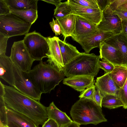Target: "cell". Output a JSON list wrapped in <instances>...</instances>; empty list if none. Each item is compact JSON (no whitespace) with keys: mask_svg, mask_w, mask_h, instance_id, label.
<instances>
[{"mask_svg":"<svg viewBox=\"0 0 127 127\" xmlns=\"http://www.w3.org/2000/svg\"><path fill=\"white\" fill-rule=\"evenodd\" d=\"M95 84L96 87L104 96L106 95H118L120 89L110 77L109 73L97 77Z\"/></svg>","mask_w":127,"mask_h":127,"instance_id":"obj_15","label":"cell"},{"mask_svg":"<svg viewBox=\"0 0 127 127\" xmlns=\"http://www.w3.org/2000/svg\"><path fill=\"white\" fill-rule=\"evenodd\" d=\"M110 77L120 88L127 79V65H115L113 70L109 73Z\"/></svg>","mask_w":127,"mask_h":127,"instance_id":"obj_24","label":"cell"},{"mask_svg":"<svg viewBox=\"0 0 127 127\" xmlns=\"http://www.w3.org/2000/svg\"><path fill=\"white\" fill-rule=\"evenodd\" d=\"M123 104L118 96L113 95H106L104 96L102 106L109 109H112L123 106Z\"/></svg>","mask_w":127,"mask_h":127,"instance_id":"obj_26","label":"cell"},{"mask_svg":"<svg viewBox=\"0 0 127 127\" xmlns=\"http://www.w3.org/2000/svg\"><path fill=\"white\" fill-rule=\"evenodd\" d=\"M0 78L13 86V63L5 54L0 55Z\"/></svg>","mask_w":127,"mask_h":127,"instance_id":"obj_20","label":"cell"},{"mask_svg":"<svg viewBox=\"0 0 127 127\" xmlns=\"http://www.w3.org/2000/svg\"><path fill=\"white\" fill-rule=\"evenodd\" d=\"M47 111L48 118L55 121L59 127L66 126L73 121L65 112L58 108L53 101L47 107Z\"/></svg>","mask_w":127,"mask_h":127,"instance_id":"obj_19","label":"cell"},{"mask_svg":"<svg viewBox=\"0 0 127 127\" xmlns=\"http://www.w3.org/2000/svg\"><path fill=\"white\" fill-rule=\"evenodd\" d=\"M99 68L103 70L105 73H110L114 68V65L103 59L102 60V61H99Z\"/></svg>","mask_w":127,"mask_h":127,"instance_id":"obj_32","label":"cell"},{"mask_svg":"<svg viewBox=\"0 0 127 127\" xmlns=\"http://www.w3.org/2000/svg\"><path fill=\"white\" fill-rule=\"evenodd\" d=\"M24 43L31 56L35 61H42L47 58L49 47L47 37L34 31L25 35Z\"/></svg>","mask_w":127,"mask_h":127,"instance_id":"obj_6","label":"cell"},{"mask_svg":"<svg viewBox=\"0 0 127 127\" xmlns=\"http://www.w3.org/2000/svg\"><path fill=\"white\" fill-rule=\"evenodd\" d=\"M49 24L52 31L55 33L56 36L61 34H62L61 28L57 19L54 20L53 18L52 21L50 22Z\"/></svg>","mask_w":127,"mask_h":127,"instance_id":"obj_33","label":"cell"},{"mask_svg":"<svg viewBox=\"0 0 127 127\" xmlns=\"http://www.w3.org/2000/svg\"><path fill=\"white\" fill-rule=\"evenodd\" d=\"M70 114L73 121L80 125H95L107 121L101 108L93 100L81 98L72 106Z\"/></svg>","mask_w":127,"mask_h":127,"instance_id":"obj_3","label":"cell"},{"mask_svg":"<svg viewBox=\"0 0 127 127\" xmlns=\"http://www.w3.org/2000/svg\"><path fill=\"white\" fill-rule=\"evenodd\" d=\"M114 0H95L99 9L102 12L109 6Z\"/></svg>","mask_w":127,"mask_h":127,"instance_id":"obj_37","label":"cell"},{"mask_svg":"<svg viewBox=\"0 0 127 127\" xmlns=\"http://www.w3.org/2000/svg\"><path fill=\"white\" fill-rule=\"evenodd\" d=\"M75 12L69 3L68 0L61 2L54 9V16L56 19L61 18Z\"/></svg>","mask_w":127,"mask_h":127,"instance_id":"obj_25","label":"cell"},{"mask_svg":"<svg viewBox=\"0 0 127 127\" xmlns=\"http://www.w3.org/2000/svg\"><path fill=\"white\" fill-rule=\"evenodd\" d=\"M77 15L72 14L64 17L56 19L61 28L62 35L64 37V41H65L66 37L71 36L75 30Z\"/></svg>","mask_w":127,"mask_h":127,"instance_id":"obj_22","label":"cell"},{"mask_svg":"<svg viewBox=\"0 0 127 127\" xmlns=\"http://www.w3.org/2000/svg\"><path fill=\"white\" fill-rule=\"evenodd\" d=\"M99 48L101 59L104 60L114 65H123V55L118 49L104 42L100 43Z\"/></svg>","mask_w":127,"mask_h":127,"instance_id":"obj_13","label":"cell"},{"mask_svg":"<svg viewBox=\"0 0 127 127\" xmlns=\"http://www.w3.org/2000/svg\"><path fill=\"white\" fill-rule=\"evenodd\" d=\"M11 13L9 8L4 0H0V15L7 14Z\"/></svg>","mask_w":127,"mask_h":127,"instance_id":"obj_36","label":"cell"},{"mask_svg":"<svg viewBox=\"0 0 127 127\" xmlns=\"http://www.w3.org/2000/svg\"><path fill=\"white\" fill-rule=\"evenodd\" d=\"M13 87L22 94L40 101L42 94L32 82L27 71L22 70L13 64Z\"/></svg>","mask_w":127,"mask_h":127,"instance_id":"obj_7","label":"cell"},{"mask_svg":"<svg viewBox=\"0 0 127 127\" xmlns=\"http://www.w3.org/2000/svg\"><path fill=\"white\" fill-rule=\"evenodd\" d=\"M9 57L14 64L25 71L31 69L32 64L35 61L29 53L23 40L14 42Z\"/></svg>","mask_w":127,"mask_h":127,"instance_id":"obj_8","label":"cell"},{"mask_svg":"<svg viewBox=\"0 0 127 127\" xmlns=\"http://www.w3.org/2000/svg\"><path fill=\"white\" fill-rule=\"evenodd\" d=\"M42 127H59L57 123L53 120L50 118L44 123Z\"/></svg>","mask_w":127,"mask_h":127,"instance_id":"obj_40","label":"cell"},{"mask_svg":"<svg viewBox=\"0 0 127 127\" xmlns=\"http://www.w3.org/2000/svg\"><path fill=\"white\" fill-rule=\"evenodd\" d=\"M27 72L32 82L42 94L50 93L63 80L65 76L63 71L42 61Z\"/></svg>","mask_w":127,"mask_h":127,"instance_id":"obj_2","label":"cell"},{"mask_svg":"<svg viewBox=\"0 0 127 127\" xmlns=\"http://www.w3.org/2000/svg\"><path fill=\"white\" fill-rule=\"evenodd\" d=\"M9 38L0 33V55L5 54L7 41Z\"/></svg>","mask_w":127,"mask_h":127,"instance_id":"obj_34","label":"cell"},{"mask_svg":"<svg viewBox=\"0 0 127 127\" xmlns=\"http://www.w3.org/2000/svg\"><path fill=\"white\" fill-rule=\"evenodd\" d=\"M122 22L119 16L107 7L102 11L101 20L97 27L99 30L117 34L122 32Z\"/></svg>","mask_w":127,"mask_h":127,"instance_id":"obj_9","label":"cell"},{"mask_svg":"<svg viewBox=\"0 0 127 127\" xmlns=\"http://www.w3.org/2000/svg\"><path fill=\"white\" fill-rule=\"evenodd\" d=\"M69 3L75 11L76 14L84 18L97 25L101 21L102 12L99 8H86Z\"/></svg>","mask_w":127,"mask_h":127,"instance_id":"obj_17","label":"cell"},{"mask_svg":"<svg viewBox=\"0 0 127 127\" xmlns=\"http://www.w3.org/2000/svg\"><path fill=\"white\" fill-rule=\"evenodd\" d=\"M104 97V96L101 94L99 90L96 87L93 101L101 108L102 107V102Z\"/></svg>","mask_w":127,"mask_h":127,"instance_id":"obj_35","label":"cell"},{"mask_svg":"<svg viewBox=\"0 0 127 127\" xmlns=\"http://www.w3.org/2000/svg\"><path fill=\"white\" fill-rule=\"evenodd\" d=\"M117 9L127 11V1L120 5Z\"/></svg>","mask_w":127,"mask_h":127,"instance_id":"obj_43","label":"cell"},{"mask_svg":"<svg viewBox=\"0 0 127 127\" xmlns=\"http://www.w3.org/2000/svg\"><path fill=\"white\" fill-rule=\"evenodd\" d=\"M94 77L78 76L67 77L63 80V83L79 92H83L86 89L94 85Z\"/></svg>","mask_w":127,"mask_h":127,"instance_id":"obj_16","label":"cell"},{"mask_svg":"<svg viewBox=\"0 0 127 127\" xmlns=\"http://www.w3.org/2000/svg\"><path fill=\"white\" fill-rule=\"evenodd\" d=\"M58 40L64 66L81 54L82 53L80 52L75 47L62 41L58 37Z\"/></svg>","mask_w":127,"mask_h":127,"instance_id":"obj_21","label":"cell"},{"mask_svg":"<svg viewBox=\"0 0 127 127\" xmlns=\"http://www.w3.org/2000/svg\"><path fill=\"white\" fill-rule=\"evenodd\" d=\"M99 55L82 52L64 66L63 72L67 78L75 76L95 77L99 70Z\"/></svg>","mask_w":127,"mask_h":127,"instance_id":"obj_4","label":"cell"},{"mask_svg":"<svg viewBox=\"0 0 127 127\" xmlns=\"http://www.w3.org/2000/svg\"><path fill=\"white\" fill-rule=\"evenodd\" d=\"M4 100L7 107L29 118L39 127L48 119L47 107L21 93L12 86L4 85Z\"/></svg>","mask_w":127,"mask_h":127,"instance_id":"obj_1","label":"cell"},{"mask_svg":"<svg viewBox=\"0 0 127 127\" xmlns=\"http://www.w3.org/2000/svg\"><path fill=\"white\" fill-rule=\"evenodd\" d=\"M10 11L32 9L37 10V0H4Z\"/></svg>","mask_w":127,"mask_h":127,"instance_id":"obj_23","label":"cell"},{"mask_svg":"<svg viewBox=\"0 0 127 127\" xmlns=\"http://www.w3.org/2000/svg\"><path fill=\"white\" fill-rule=\"evenodd\" d=\"M122 32L127 37V20H122Z\"/></svg>","mask_w":127,"mask_h":127,"instance_id":"obj_41","label":"cell"},{"mask_svg":"<svg viewBox=\"0 0 127 127\" xmlns=\"http://www.w3.org/2000/svg\"><path fill=\"white\" fill-rule=\"evenodd\" d=\"M7 127H38L27 116L7 106Z\"/></svg>","mask_w":127,"mask_h":127,"instance_id":"obj_14","label":"cell"},{"mask_svg":"<svg viewBox=\"0 0 127 127\" xmlns=\"http://www.w3.org/2000/svg\"><path fill=\"white\" fill-rule=\"evenodd\" d=\"M99 30L96 25L77 15L75 29L71 36L77 38L87 37L95 34Z\"/></svg>","mask_w":127,"mask_h":127,"instance_id":"obj_12","label":"cell"},{"mask_svg":"<svg viewBox=\"0 0 127 127\" xmlns=\"http://www.w3.org/2000/svg\"><path fill=\"white\" fill-rule=\"evenodd\" d=\"M42 0L47 3L54 5L56 6V7L61 2V0Z\"/></svg>","mask_w":127,"mask_h":127,"instance_id":"obj_42","label":"cell"},{"mask_svg":"<svg viewBox=\"0 0 127 127\" xmlns=\"http://www.w3.org/2000/svg\"><path fill=\"white\" fill-rule=\"evenodd\" d=\"M80 125L73 121L69 125L64 127H80Z\"/></svg>","mask_w":127,"mask_h":127,"instance_id":"obj_44","label":"cell"},{"mask_svg":"<svg viewBox=\"0 0 127 127\" xmlns=\"http://www.w3.org/2000/svg\"><path fill=\"white\" fill-rule=\"evenodd\" d=\"M114 12L122 20H127V11L117 9Z\"/></svg>","mask_w":127,"mask_h":127,"instance_id":"obj_39","label":"cell"},{"mask_svg":"<svg viewBox=\"0 0 127 127\" xmlns=\"http://www.w3.org/2000/svg\"><path fill=\"white\" fill-rule=\"evenodd\" d=\"M118 96L123 104V108L127 109V79L123 87L120 89Z\"/></svg>","mask_w":127,"mask_h":127,"instance_id":"obj_30","label":"cell"},{"mask_svg":"<svg viewBox=\"0 0 127 127\" xmlns=\"http://www.w3.org/2000/svg\"><path fill=\"white\" fill-rule=\"evenodd\" d=\"M4 93L0 92V127H7V106L4 98Z\"/></svg>","mask_w":127,"mask_h":127,"instance_id":"obj_28","label":"cell"},{"mask_svg":"<svg viewBox=\"0 0 127 127\" xmlns=\"http://www.w3.org/2000/svg\"><path fill=\"white\" fill-rule=\"evenodd\" d=\"M69 3L81 7L93 9L99 8L95 0H68Z\"/></svg>","mask_w":127,"mask_h":127,"instance_id":"obj_29","label":"cell"},{"mask_svg":"<svg viewBox=\"0 0 127 127\" xmlns=\"http://www.w3.org/2000/svg\"><path fill=\"white\" fill-rule=\"evenodd\" d=\"M95 88V85L87 88L82 92L79 97L80 98H84L93 100Z\"/></svg>","mask_w":127,"mask_h":127,"instance_id":"obj_31","label":"cell"},{"mask_svg":"<svg viewBox=\"0 0 127 127\" xmlns=\"http://www.w3.org/2000/svg\"><path fill=\"white\" fill-rule=\"evenodd\" d=\"M104 42L120 50L123 56V65H127V37L125 35L121 32Z\"/></svg>","mask_w":127,"mask_h":127,"instance_id":"obj_18","label":"cell"},{"mask_svg":"<svg viewBox=\"0 0 127 127\" xmlns=\"http://www.w3.org/2000/svg\"><path fill=\"white\" fill-rule=\"evenodd\" d=\"M127 1V0H114L107 7L110 10L114 12L118 6Z\"/></svg>","mask_w":127,"mask_h":127,"instance_id":"obj_38","label":"cell"},{"mask_svg":"<svg viewBox=\"0 0 127 127\" xmlns=\"http://www.w3.org/2000/svg\"><path fill=\"white\" fill-rule=\"evenodd\" d=\"M11 13L16 15L32 24L38 18L37 10L31 9L23 11L13 10Z\"/></svg>","mask_w":127,"mask_h":127,"instance_id":"obj_27","label":"cell"},{"mask_svg":"<svg viewBox=\"0 0 127 127\" xmlns=\"http://www.w3.org/2000/svg\"><path fill=\"white\" fill-rule=\"evenodd\" d=\"M58 37L50 36L47 37L49 47V52L46 62L52 64L60 71H63L64 64L61 50L58 40Z\"/></svg>","mask_w":127,"mask_h":127,"instance_id":"obj_11","label":"cell"},{"mask_svg":"<svg viewBox=\"0 0 127 127\" xmlns=\"http://www.w3.org/2000/svg\"><path fill=\"white\" fill-rule=\"evenodd\" d=\"M32 24L19 16L10 13L0 15V33L9 38L26 35Z\"/></svg>","mask_w":127,"mask_h":127,"instance_id":"obj_5","label":"cell"},{"mask_svg":"<svg viewBox=\"0 0 127 127\" xmlns=\"http://www.w3.org/2000/svg\"><path fill=\"white\" fill-rule=\"evenodd\" d=\"M115 34L110 32L99 30L95 34L87 37L77 38L71 36L72 39L79 43L85 53L89 54L91 50L96 47L99 48L100 43Z\"/></svg>","mask_w":127,"mask_h":127,"instance_id":"obj_10","label":"cell"}]
</instances>
